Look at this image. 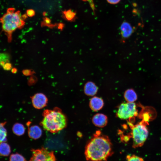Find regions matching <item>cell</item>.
Returning a JSON list of instances; mask_svg holds the SVG:
<instances>
[{
	"label": "cell",
	"mask_w": 161,
	"mask_h": 161,
	"mask_svg": "<svg viewBox=\"0 0 161 161\" xmlns=\"http://www.w3.org/2000/svg\"><path fill=\"white\" fill-rule=\"evenodd\" d=\"M10 161H26V160L22 155L16 153L12 154L10 155Z\"/></svg>",
	"instance_id": "obj_18"
},
{
	"label": "cell",
	"mask_w": 161,
	"mask_h": 161,
	"mask_svg": "<svg viewBox=\"0 0 161 161\" xmlns=\"http://www.w3.org/2000/svg\"><path fill=\"white\" fill-rule=\"evenodd\" d=\"M113 154L110 140L99 131L88 142L85 149V156L88 161H106Z\"/></svg>",
	"instance_id": "obj_1"
},
{
	"label": "cell",
	"mask_w": 161,
	"mask_h": 161,
	"mask_svg": "<svg viewBox=\"0 0 161 161\" xmlns=\"http://www.w3.org/2000/svg\"><path fill=\"white\" fill-rule=\"evenodd\" d=\"M120 29L122 38L124 39L129 37L134 32L131 26L126 21H124L122 24Z\"/></svg>",
	"instance_id": "obj_9"
},
{
	"label": "cell",
	"mask_w": 161,
	"mask_h": 161,
	"mask_svg": "<svg viewBox=\"0 0 161 161\" xmlns=\"http://www.w3.org/2000/svg\"><path fill=\"white\" fill-rule=\"evenodd\" d=\"M93 123L96 126L102 128L106 126L107 123L108 118L105 114L101 113L97 114L92 119Z\"/></svg>",
	"instance_id": "obj_8"
},
{
	"label": "cell",
	"mask_w": 161,
	"mask_h": 161,
	"mask_svg": "<svg viewBox=\"0 0 161 161\" xmlns=\"http://www.w3.org/2000/svg\"><path fill=\"white\" fill-rule=\"evenodd\" d=\"M27 14L29 17H32L35 14V11L32 9H29L27 11Z\"/></svg>",
	"instance_id": "obj_22"
},
{
	"label": "cell",
	"mask_w": 161,
	"mask_h": 161,
	"mask_svg": "<svg viewBox=\"0 0 161 161\" xmlns=\"http://www.w3.org/2000/svg\"><path fill=\"white\" fill-rule=\"evenodd\" d=\"M11 152L10 147L9 145L5 142L0 143V155L7 156L9 155Z\"/></svg>",
	"instance_id": "obj_15"
},
{
	"label": "cell",
	"mask_w": 161,
	"mask_h": 161,
	"mask_svg": "<svg viewBox=\"0 0 161 161\" xmlns=\"http://www.w3.org/2000/svg\"><path fill=\"white\" fill-rule=\"evenodd\" d=\"M12 130L14 134L17 136H20L24 134L25 128L22 124L19 123H16L13 125Z\"/></svg>",
	"instance_id": "obj_14"
},
{
	"label": "cell",
	"mask_w": 161,
	"mask_h": 161,
	"mask_svg": "<svg viewBox=\"0 0 161 161\" xmlns=\"http://www.w3.org/2000/svg\"><path fill=\"white\" fill-rule=\"evenodd\" d=\"M126 161H144L143 159L135 155H128L126 157Z\"/></svg>",
	"instance_id": "obj_20"
},
{
	"label": "cell",
	"mask_w": 161,
	"mask_h": 161,
	"mask_svg": "<svg viewBox=\"0 0 161 161\" xmlns=\"http://www.w3.org/2000/svg\"><path fill=\"white\" fill-rule=\"evenodd\" d=\"M98 87L92 82L88 81L85 84L84 90L87 95L92 96L96 94L98 91Z\"/></svg>",
	"instance_id": "obj_11"
},
{
	"label": "cell",
	"mask_w": 161,
	"mask_h": 161,
	"mask_svg": "<svg viewBox=\"0 0 161 161\" xmlns=\"http://www.w3.org/2000/svg\"><path fill=\"white\" fill-rule=\"evenodd\" d=\"M63 13L66 19L69 21L72 20L75 17V13L70 10L65 11Z\"/></svg>",
	"instance_id": "obj_19"
},
{
	"label": "cell",
	"mask_w": 161,
	"mask_h": 161,
	"mask_svg": "<svg viewBox=\"0 0 161 161\" xmlns=\"http://www.w3.org/2000/svg\"><path fill=\"white\" fill-rule=\"evenodd\" d=\"M124 97L125 100L128 102H134L137 99V95L132 89H129L125 92Z\"/></svg>",
	"instance_id": "obj_13"
},
{
	"label": "cell",
	"mask_w": 161,
	"mask_h": 161,
	"mask_svg": "<svg viewBox=\"0 0 161 161\" xmlns=\"http://www.w3.org/2000/svg\"><path fill=\"white\" fill-rule=\"evenodd\" d=\"M6 123V122L0 123V143L7 140V131L4 126Z\"/></svg>",
	"instance_id": "obj_16"
},
{
	"label": "cell",
	"mask_w": 161,
	"mask_h": 161,
	"mask_svg": "<svg viewBox=\"0 0 161 161\" xmlns=\"http://www.w3.org/2000/svg\"><path fill=\"white\" fill-rule=\"evenodd\" d=\"M0 22L9 42L12 40L13 32L17 29L22 28L25 24L20 12L16 11L13 8L8 9L6 13L0 18Z\"/></svg>",
	"instance_id": "obj_2"
},
{
	"label": "cell",
	"mask_w": 161,
	"mask_h": 161,
	"mask_svg": "<svg viewBox=\"0 0 161 161\" xmlns=\"http://www.w3.org/2000/svg\"><path fill=\"white\" fill-rule=\"evenodd\" d=\"M32 155L30 161H52L55 157L53 151L42 148L31 150Z\"/></svg>",
	"instance_id": "obj_6"
},
{
	"label": "cell",
	"mask_w": 161,
	"mask_h": 161,
	"mask_svg": "<svg viewBox=\"0 0 161 161\" xmlns=\"http://www.w3.org/2000/svg\"><path fill=\"white\" fill-rule=\"evenodd\" d=\"M47 102V97L41 93L35 94L32 98V105L35 108L37 109H41L45 106Z\"/></svg>",
	"instance_id": "obj_7"
},
{
	"label": "cell",
	"mask_w": 161,
	"mask_h": 161,
	"mask_svg": "<svg viewBox=\"0 0 161 161\" xmlns=\"http://www.w3.org/2000/svg\"><path fill=\"white\" fill-rule=\"evenodd\" d=\"M84 1H86L89 2V3L92 9V10L94 11L95 10V6L93 3V0H83Z\"/></svg>",
	"instance_id": "obj_23"
},
{
	"label": "cell",
	"mask_w": 161,
	"mask_h": 161,
	"mask_svg": "<svg viewBox=\"0 0 161 161\" xmlns=\"http://www.w3.org/2000/svg\"><path fill=\"white\" fill-rule=\"evenodd\" d=\"M42 126L46 130L52 133L57 132L64 129L66 125L65 115L56 110H46L44 114Z\"/></svg>",
	"instance_id": "obj_3"
},
{
	"label": "cell",
	"mask_w": 161,
	"mask_h": 161,
	"mask_svg": "<svg viewBox=\"0 0 161 161\" xmlns=\"http://www.w3.org/2000/svg\"><path fill=\"white\" fill-rule=\"evenodd\" d=\"M2 67L4 70H9L11 69L12 66L10 62H8L5 64Z\"/></svg>",
	"instance_id": "obj_21"
},
{
	"label": "cell",
	"mask_w": 161,
	"mask_h": 161,
	"mask_svg": "<svg viewBox=\"0 0 161 161\" xmlns=\"http://www.w3.org/2000/svg\"><path fill=\"white\" fill-rule=\"evenodd\" d=\"M136 104L134 102L123 103L118 107L116 115L122 120L129 119L137 114Z\"/></svg>",
	"instance_id": "obj_5"
},
{
	"label": "cell",
	"mask_w": 161,
	"mask_h": 161,
	"mask_svg": "<svg viewBox=\"0 0 161 161\" xmlns=\"http://www.w3.org/2000/svg\"><path fill=\"white\" fill-rule=\"evenodd\" d=\"M89 105L92 110L97 111L103 108L104 105V102L103 100L101 98L95 96L90 99Z\"/></svg>",
	"instance_id": "obj_10"
},
{
	"label": "cell",
	"mask_w": 161,
	"mask_h": 161,
	"mask_svg": "<svg viewBox=\"0 0 161 161\" xmlns=\"http://www.w3.org/2000/svg\"><path fill=\"white\" fill-rule=\"evenodd\" d=\"M17 70L16 68H13L12 69V72L13 73H15L17 72Z\"/></svg>",
	"instance_id": "obj_25"
},
{
	"label": "cell",
	"mask_w": 161,
	"mask_h": 161,
	"mask_svg": "<svg viewBox=\"0 0 161 161\" xmlns=\"http://www.w3.org/2000/svg\"><path fill=\"white\" fill-rule=\"evenodd\" d=\"M41 129L38 126H31L28 131V135L31 138L37 139L39 138L42 135Z\"/></svg>",
	"instance_id": "obj_12"
},
{
	"label": "cell",
	"mask_w": 161,
	"mask_h": 161,
	"mask_svg": "<svg viewBox=\"0 0 161 161\" xmlns=\"http://www.w3.org/2000/svg\"><path fill=\"white\" fill-rule=\"evenodd\" d=\"M131 136L134 148L142 146L145 142L148 134L146 126L142 123L133 126L131 129Z\"/></svg>",
	"instance_id": "obj_4"
},
{
	"label": "cell",
	"mask_w": 161,
	"mask_h": 161,
	"mask_svg": "<svg viewBox=\"0 0 161 161\" xmlns=\"http://www.w3.org/2000/svg\"><path fill=\"white\" fill-rule=\"evenodd\" d=\"M120 0H107L108 2L111 4H115L120 2Z\"/></svg>",
	"instance_id": "obj_24"
},
{
	"label": "cell",
	"mask_w": 161,
	"mask_h": 161,
	"mask_svg": "<svg viewBox=\"0 0 161 161\" xmlns=\"http://www.w3.org/2000/svg\"><path fill=\"white\" fill-rule=\"evenodd\" d=\"M10 55L5 53H0V66L3 67L6 63L9 62Z\"/></svg>",
	"instance_id": "obj_17"
}]
</instances>
